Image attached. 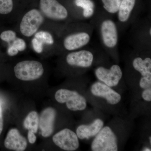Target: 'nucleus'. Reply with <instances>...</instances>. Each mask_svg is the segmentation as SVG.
<instances>
[{
	"mask_svg": "<svg viewBox=\"0 0 151 151\" xmlns=\"http://www.w3.org/2000/svg\"><path fill=\"white\" fill-rule=\"evenodd\" d=\"M123 72L132 96L151 88V51L132 50L126 58Z\"/></svg>",
	"mask_w": 151,
	"mask_h": 151,
	"instance_id": "nucleus-1",
	"label": "nucleus"
},
{
	"mask_svg": "<svg viewBox=\"0 0 151 151\" xmlns=\"http://www.w3.org/2000/svg\"><path fill=\"white\" fill-rule=\"evenodd\" d=\"M58 61V68L68 77L84 75L97 64L110 59L103 50L87 46L74 51L64 52Z\"/></svg>",
	"mask_w": 151,
	"mask_h": 151,
	"instance_id": "nucleus-2",
	"label": "nucleus"
},
{
	"mask_svg": "<svg viewBox=\"0 0 151 151\" xmlns=\"http://www.w3.org/2000/svg\"><path fill=\"white\" fill-rule=\"evenodd\" d=\"M129 120L116 117L104 125L91 142L92 151H118L123 147L129 137L132 130Z\"/></svg>",
	"mask_w": 151,
	"mask_h": 151,
	"instance_id": "nucleus-3",
	"label": "nucleus"
},
{
	"mask_svg": "<svg viewBox=\"0 0 151 151\" xmlns=\"http://www.w3.org/2000/svg\"><path fill=\"white\" fill-rule=\"evenodd\" d=\"M113 16L104 9L97 10L89 22L97 30L103 51L112 61L119 64L120 32Z\"/></svg>",
	"mask_w": 151,
	"mask_h": 151,
	"instance_id": "nucleus-4",
	"label": "nucleus"
},
{
	"mask_svg": "<svg viewBox=\"0 0 151 151\" xmlns=\"http://www.w3.org/2000/svg\"><path fill=\"white\" fill-rule=\"evenodd\" d=\"M86 96L88 103L96 109L116 116L119 115L123 104L122 94L104 83L97 80L87 86Z\"/></svg>",
	"mask_w": 151,
	"mask_h": 151,
	"instance_id": "nucleus-5",
	"label": "nucleus"
},
{
	"mask_svg": "<svg viewBox=\"0 0 151 151\" xmlns=\"http://www.w3.org/2000/svg\"><path fill=\"white\" fill-rule=\"evenodd\" d=\"M94 29L90 22L78 21L65 24L60 34V55L86 47L90 43Z\"/></svg>",
	"mask_w": 151,
	"mask_h": 151,
	"instance_id": "nucleus-6",
	"label": "nucleus"
},
{
	"mask_svg": "<svg viewBox=\"0 0 151 151\" xmlns=\"http://www.w3.org/2000/svg\"><path fill=\"white\" fill-rule=\"evenodd\" d=\"M56 23L48 20L37 5L29 6L14 25L19 36L29 41L39 30L54 26Z\"/></svg>",
	"mask_w": 151,
	"mask_h": 151,
	"instance_id": "nucleus-7",
	"label": "nucleus"
},
{
	"mask_svg": "<svg viewBox=\"0 0 151 151\" xmlns=\"http://www.w3.org/2000/svg\"><path fill=\"white\" fill-rule=\"evenodd\" d=\"M65 24H58L39 30L29 40L33 50L40 55H59L60 34Z\"/></svg>",
	"mask_w": 151,
	"mask_h": 151,
	"instance_id": "nucleus-8",
	"label": "nucleus"
},
{
	"mask_svg": "<svg viewBox=\"0 0 151 151\" xmlns=\"http://www.w3.org/2000/svg\"><path fill=\"white\" fill-rule=\"evenodd\" d=\"M88 81L84 76L76 88L57 89L55 93V100L59 104L65 105V108L71 112H85L88 103L86 96Z\"/></svg>",
	"mask_w": 151,
	"mask_h": 151,
	"instance_id": "nucleus-9",
	"label": "nucleus"
},
{
	"mask_svg": "<svg viewBox=\"0 0 151 151\" xmlns=\"http://www.w3.org/2000/svg\"><path fill=\"white\" fill-rule=\"evenodd\" d=\"M111 59L94 66V73L98 81L113 88L119 93L127 86L124 72L118 63L111 62Z\"/></svg>",
	"mask_w": 151,
	"mask_h": 151,
	"instance_id": "nucleus-10",
	"label": "nucleus"
},
{
	"mask_svg": "<svg viewBox=\"0 0 151 151\" xmlns=\"http://www.w3.org/2000/svg\"><path fill=\"white\" fill-rule=\"evenodd\" d=\"M130 27L129 42L133 49L151 51V14L140 17Z\"/></svg>",
	"mask_w": 151,
	"mask_h": 151,
	"instance_id": "nucleus-11",
	"label": "nucleus"
},
{
	"mask_svg": "<svg viewBox=\"0 0 151 151\" xmlns=\"http://www.w3.org/2000/svg\"><path fill=\"white\" fill-rule=\"evenodd\" d=\"M37 6L50 21L60 24L77 22L70 8L59 0H39Z\"/></svg>",
	"mask_w": 151,
	"mask_h": 151,
	"instance_id": "nucleus-12",
	"label": "nucleus"
},
{
	"mask_svg": "<svg viewBox=\"0 0 151 151\" xmlns=\"http://www.w3.org/2000/svg\"><path fill=\"white\" fill-rule=\"evenodd\" d=\"M46 73L45 65L40 60L24 59L14 64L13 73L18 80L25 82L37 81L40 79Z\"/></svg>",
	"mask_w": 151,
	"mask_h": 151,
	"instance_id": "nucleus-13",
	"label": "nucleus"
},
{
	"mask_svg": "<svg viewBox=\"0 0 151 151\" xmlns=\"http://www.w3.org/2000/svg\"><path fill=\"white\" fill-rule=\"evenodd\" d=\"M141 14V10L137 6V0H122L116 14L119 32L126 31Z\"/></svg>",
	"mask_w": 151,
	"mask_h": 151,
	"instance_id": "nucleus-14",
	"label": "nucleus"
},
{
	"mask_svg": "<svg viewBox=\"0 0 151 151\" xmlns=\"http://www.w3.org/2000/svg\"><path fill=\"white\" fill-rule=\"evenodd\" d=\"M105 125V122L103 117L97 114H93L90 116L89 119H85V123L79 124L76 127L75 133L79 139L81 140H89L100 132Z\"/></svg>",
	"mask_w": 151,
	"mask_h": 151,
	"instance_id": "nucleus-15",
	"label": "nucleus"
},
{
	"mask_svg": "<svg viewBox=\"0 0 151 151\" xmlns=\"http://www.w3.org/2000/svg\"><path fill=\"white\" fill-rule=\"evenodd\" d=\"M55 146L63 150L75 151L80 147V142L75 132L65 128L55 133L52 137Z\"/></svg>",
	"mask_w": 151,
	"mask_h": 151,
	"instance_id": "nucleus-16",
	"label": "nucleus"
},
{
	"mask_svg": "<svg viewBox=\"0 0 151 151\" xmlns=\"http://www.w3.org/2000/svg\"><path fill=\"white\" fill-rule=\"evenodd\" d=\"M151 92L144 91L132 96L131 105L132 117L150 113Z\"/></svg>",
	"mask_w": 151,
	"mask_h": 151,
	"instance_id": "nucleus-17",
	"label": "nucleus"
},
{
	"mask_svg": "<svg viewBox=\"0 0 151 151\" xmlns=\"http://www.w3.org/2000/svg\"><path fill=\"white\" fill-rule=\"evenodd\" d=\"M57 114L55 108L49 107L44 109L39 115V128L44 137H50L54 132Z\"/></svg>",
	"mask_w": 151,
	"mask_h": 151,
	"instance_id": "nucleus-18",
	"label": "nucleus"
},
{
	"mask_svg": "<svg viewBox=\"0 0 151 151\" xmlns=\"http://www.w3.org/2000/svg\"><path fill=\"white\" fill-rule=\"evenodd\" d=\"M28 6L17 4L15 0H0V15L6 17L14 25Z\"/></svg>",
	"mask_w": 151,
	"mask_h": 151,
	"instance_id": "nucleus-19",
	"label": "nucleus"
},
{
	"mask_svg": "<svg viewBox=\"0 0 151 151\" xmlns=\"http://www.w3.org/2000/svg\"><path fill=\"white\" fill-rule=\"evenodd\" d=\"M4 145L6 148L15 151H24L27 147V141L16 128H12L7 134Z\"/></svg>",
	"mask_w": 151,
	"mask_h": 151,
	"instance_id": "nucleus-20",
	"label": "nucleus"
},
{
	"mask_svg": "<svg viewBox=\"0 0 151 151\" xmlns=\"http://www.w3.org/2000/svg\"><path fill=\"white\" fill-rule=\"evenodd\" d=\"M39 115L35 111H32L28 114L25 118L23 122L25 129L33 132L37 133L39 129Z\"/></svg>",
	"mask_w": 151,
	"mask_h": 151,
	"instance_id": "nucleus-21",
	"label": "nucleus"
},
{
	"mask_svg": "<svg viewBox=\"0 0 151 151\" xmlns=\"http://www.w3.org/2000/svg\"><path fill=\"white\" fill-rule=\"evenodd\" d=\"M122 0H101L103 8L109 14L116 15L119 10Z\"/></svg>",
	"mask_w": 151,
	"mask_h": 151,
	"instance_id": "nucleus-22",
	"label": "nucleus"
},
{
	"mask_svg": "<svg viewBox=\"0 0 151 151\" xmlns=\"http://www.w3.org/2000/svg\"><path fill=\"white\" fill-rule=\"evenodd\" d=\"M19 36L14 29H9L3 31L0 33V40L6 44V46L12 45V42Z\"/></svg>",
	"mask_w": 151,
	"mask_h": 151,
	"instance_id": "nucleus-23",
	"label": "nucleus"
},
{
	"mask_svg": "<svg viewBox=\"0 0 151 151\" xmlns=\"http://www.w3.org/2000/svg\"><path fill=\"white\" fill-rule=\"evenodd\" d=\"M27 42L24 38L19 36L12 42V45L18 50L19 52H22L27 48Z\"/></svg>",
	"mask_w": 151,
	"mask_h": 151,
	"instance_id": "nucleus-24",
	"label": "nucleus"
},
{
	"mask_svg": "<svg viewBox=\"0 0 151 151\" xmlns=\"http://www.w3.org/2000/svg\"><path fill=\"white\" fill-rule=\"evenodd\" d=\"M18 50L12 45H8L6 47V53L8 56L14 57L19 54Z\"/></svg>",
	"mask_w": 151,
	"mask_h": 151,
	"instance_id": "nucleus-25",
	"label": "nucleus"
},
{
	"mask_svg": "<svg viewBox=\"0 0 151 151\" xmlns=\"http://www.w3.org/2000/svg\"><path fill=\"white\" fill-rule=\"evenodd\" d=\"M28 140L31 144H34L37 140V137L35 134L31 131H28L27 133Z\"/></svg>",
	"mask_w": 151,
	"mask_h": 151,
	"instance_id": "nucleus-26",
	"label": "nucleus"
},
{
	"mask_svg": "<svg viewBox=\"0 0 151 151\" xmlns=\"http://www.w3.org/2000/svg\"><path fill=\"white\" fill-rule=\"evenodd\" d=\"M4 124L2 109L0 106V135L1 134L4 129Z\"/></svg>",
	"mask_w": 151,
	"mask_h": 151,
	"instance_id": "nucleus-27",
	"label": "nucleus"
},
{
	"mask_svg": "<svg viewBox=\"0 0 151 151\" xmlns=\"http://www.w3.org/2000/svg\"><path fill=\"white\" fill-rule=\"evenodd\" d=\"M141 151H151V147H149L147 146H143L142 148V149Z\"/></svg>",
	"mask_w": 151,
	"mask_h": 151,
	"instance_id": "nucleus-28",
	"label": "nucleus"
}]
</instances>
